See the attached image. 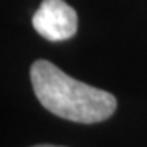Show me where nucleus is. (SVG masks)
<instances>
[{
  "mask_svg": "<svg viewBox=\"0 0 147 147\" xmlns=\"http://www.w3.org/2000/svg\"><path fill=\"white\" fill-rule=\"evenodd\" d=\"M30 81L44 108L71 122L98 123L116 111L114 95L69 77L48 60H36L32 65Z\"/></svg>",
  "mask_w": 147,
  "mask_h": 147,
  "instance_id": "f257e3e1",
  "label": "nucleus"
},
{
  "mask_svg": "<svg viewBox=\"0 0 147 147\" xmlns=\"http://www.w3.org/2000/svg\"><path fill=\"white\" fill-rule=\"evenodd\" d=\"M32 23L42 38L59 42L77 33L78 17L74 8L63 0H44L33 14Z\"/></svg>",
  "mask_w": 147,
  "mask_h": 147,
  "instance_id": "f03ea898",
  "label": "nucleus"
},
{
  "mask_svg": "<svg viewBox=\"0 0 147 147\" xmlns=\"http://www.w3.org/2000/svg\"><path fill=\"white\" fill-rule=\"evenodd\" d=\"M33 147H62V146H53V144H38V146H33Z\"/></svg>",
  "mask_w": 147,
  "mask_h": 147,
  "instance_id": "7ed1b4c3",
  "label": "nucleus"
}]
</instances>
